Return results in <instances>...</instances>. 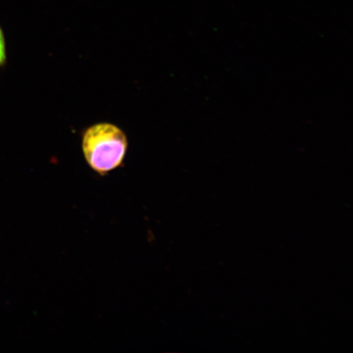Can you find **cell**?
<instances>
[{"mask_svg":"<svg viewBox=\"0 0 353 353\" xmlns=\"http://www.w3.org/2000/svg\"><path fill=\"white\" fill-rule=\"evenodd\" d=\"M128 139L121 128L110 123L90 126L83 135L82 150L87 164L101 176L122 165Z\"/></svg>","mask_w":353,"mask_h":353,"instance_id":"6da1fadb","label":"cell"},{"mask_svg":"<svg viewBox=\"0 0 353 353\" xmlns=\"http://www.w3.org/2000/svg\"><path fill=\"white\" fill-rule=\"evenodd\" d=\"M6 43L3 30L0 28V66L6 63Z\"/></svg>","mask_w":353,"mask_h":353,"instance_id":"7a4b0ae2","label":"cell"}]
</instances>
